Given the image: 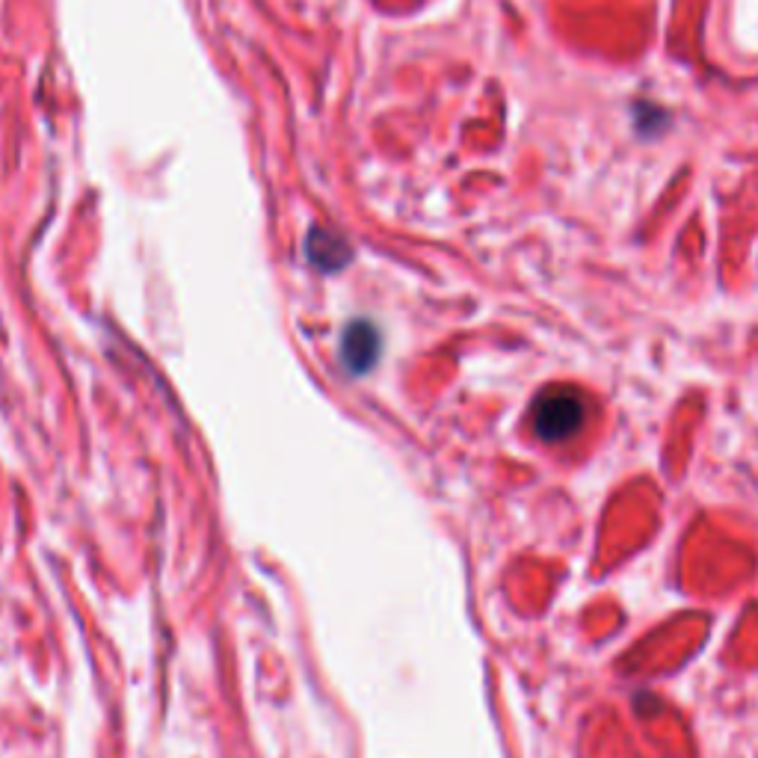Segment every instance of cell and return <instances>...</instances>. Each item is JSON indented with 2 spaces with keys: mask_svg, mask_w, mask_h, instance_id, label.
<instances>
[{
  "mask_svg": "<svg viewBox=\"0 0 758 758\" xmlns=\"http://www.w3.org/2000/svg\"><path fill=\"white\" fill-rule=\"evenodd\" d=\"M590 403L578 389L568 386H551L534 403V432L548 444L568 442L572 436H578L580 427L587 424Z\"/></svg>",
  "mask_w": 758,
  "mask_h": 758,
  "instance_id": "obj_1",
  "label": "cell"
},
{
  "mask_svg": "<svg viewBox=\"0 0 758 758\" xmlns=\"http://www.w3.org/2000/svg\"><path fill=\"white\" fill-rule=\"evenodd\" d=\"M379 350H382V338L370 320H353L341 335V362L347 365L350 374H365L374 368Z\"/></svg>",
  "mask_w": 758,
  "mask_h": 758,
  "instance_id": "obj_2",
  "label": "cell"
},
{
  "mask_svg": "<svg viewBox=\"0 0 758 758\" xmlns=\"http://www.w3.org/2000/svg\"><path fill=\"white\" fill-rule=\"evenodd\" d=\"M306 255L317 270L335 273L350 261V246L341 234L329 232V229H311L306 237Z\"/></svg>",
  "mask_w": 758,
  "mask_h": 758,
  "instance_id": "obj_3",
  "label": "cell"
}]
</instances>
